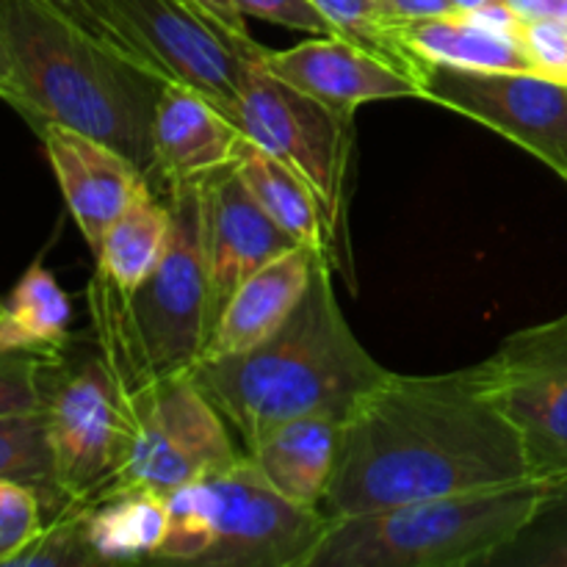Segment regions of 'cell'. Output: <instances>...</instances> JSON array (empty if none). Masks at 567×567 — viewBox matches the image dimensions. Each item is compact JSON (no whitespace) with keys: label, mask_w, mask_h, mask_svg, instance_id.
<instances>
[{"label":"cell","mask_w":567,"mask_h":567,"mask_svg":"<svg viewBox=\"0 0 567 567\" xmlns=\"http://www.w3.org/2000/svg\"><path fill=\"white\" fill-rule=\"evenodd\" d=\"M39 136L78 230L97 252L105 230L150 186V177L120 150L72 127L48 122Z\"/></svg>","instance_id":"cell-14"},{"label":"cell","mask_w":567,"mask_h":567,"mask_svg":"<svg viewBox=\"0 0 567 567\" xmlns=\"http://www.w3.org/2000/svg\"><path fill=\"white\" fill-rule=\"evenodd\" d=\"M249 138L205 94L169 81L161 94L153 127V172L164 188L203 181L236 166Z\"/></svg>","instance_id":"cell-16"},{"label":"cell","mask_w":567,"mask_h":567,"mask_svg":"<svg viewBox=\"0 0 567 567\" xmlns=\"http://www.w3.org/2000/svg\"><path fill=\"white\" fill-rule=\"evenodd\" d=\"M264 64L319 103L354 116L360 105L419 97V83L380 55L341 37H316L288 50H266Z\"/></svg>","instance_id":"cell-15"},{"label":"cell","mask_w":567,"mask_h":567,"mask_svg":"<svg viewBox=\"0 0 567 567\" xmlns=\"http://www.w3.org/2000/svg\"><path fill=\"white\" fill-rule=\"evenodd\" d=\"M233 3L244 17L275 22V25L293 28V31L332 37L330 22L316 9L313 0H233Z\"/></svg>","instance_id":"cell-31"},{"label":"cell","mask_w":567,"mask_h":567,"mask_svg":"<svg viewBox=\"0 0 567 567\" xmlns=\"http://www.w3.org/2000/svg\"><path fill=\"white\" fill-rule=\"evenodd\" d=\"M520 20H557L567 25V0H504Z\"/></svg>","instance_id":"cell-34"},{"label":"cell","mask_w":567,"mask_h":567,"mask_svg":"<svg viewBox=\"0 0 567 567\" xmlns=\"http://www.w3.org/2000/svg\"><path fill=\"white\" fill-rule=\"evenodd\" d=\"M319 258L321 252L297 244L247 277L221 310L199 363L247 352L275 336L302 302Z\"/></svg>","instance_id":"cell-17"},{"label":"cell","mask_w":567,"mask_h":567,"mask_svg":"<svg viewBox=\"0 0 567 567\" xmlns=\"http://www.w3.org/2000/svg\"><path fill=\"white\" fill-rule=\"evenodd\" d=\"M0 100H6L9 105H17L14 70H11V59L3 44V37H0Z\"/></svg>","instance_id":"cell-36"},{"label":"cell","mask_w":567,"mask_h":567,"mask_svg":"<svg viewBox=\"0 0 567 567\" xmlns=\"http://www.w3.org/2000/svg\"><path fill=\"white\" fill-rule=\"evenodd\" d=\"M332 269L327 255L316 260L302 302L275 336L247 352L203 360L188 374L241 437L244 452L288 421H347L360 399L391 374L349 327Z\"/></svg>","instance_id":"cell-2"},{"label":"cell","mask_w":567,"mask_h":567,"mask_svg":"<svg viewBox=\"0 0 567 567\" xmlns=\"http://www.w3.org/2000/svg\"><path fill=\"white\" fill-rule=\"evenodd\" d=\"M341 432L343 421L330 415H308L271 430L258 446L244 454H249L260 474L282 496L302 507L321 509L336 471Z\"/></svg>","instance_id":"cell-18"},{"label":"cell","mask_w":567,"mask_h":567,"mask_svg":"<svg viewBox=\"0 0 567 567\" xmlns=\"http://www.w3.org/2000/svg\"><path fill=\"white\" fill-rule=\"evenodd\" d=\"M169 203H161L150 183L127 205L125 214L105 230L100 249L94 252L100 275L109 277L120 291H136L158 266L169 241Z\"/></svg>","instance_id":"cell-21"},{"label":"cell","mask_w":567,"mask_h":567,"mask_svg":"<svg viewBox=\"0 0 567 567\" xmlns=\"http://www.w3.org/2000/svg\"><path fill=\"white\" fill-rule=\"evenodd\" d=\"M14 70V109L37 125L72 127L153 172V127L169 81L120 44L97 39L42 0H0Z\"/></svg>","instance_id":"cell-3"},{"label":"cell","mask_w":567,"mask_h":567,"mask_svg":"<svg viewBox=\"0 0 567 567\" xmlns=\"http://www.w3.org/2000/svg\"><path fill=\"white\" fill-rule=\"evenodd\" d=\"M487 567H567V474L543 482L532 518Z\"/></svg>","instance_id":"cell-26"},{"label":"cell","mask_w":567,"mask_h":567,"mask_svg":"<svg viewBox=\"0 0 567 567\" xmlns=\"http://www.w3.org/2000/svg\"><path fill=\"white\" fill-rule=\"evenodd\" d=\"M532 480L487 360L446 374H388L343 421L321 509L330 520Z\"/></svg>","instance_id":"cell-1"},{"label":"cell","mask_w":567,"mask_h":567,"mask_svg":"<svg viewBox=\"0 0 567 567\" xmlns=\"http://www.w3.org/2000/svg\"><path fill=\"white\" fill-rule=\"evenodd\" d=\"M540 493L543 482L526 480L330 520L308 567H487Z\"/></svg>","instance_id":"cell-4"},{"label":"cell","mask_w":567,"mask_h":567,"mask_svg":"<svg viewBox=\"0 0 567 567\" xmlns=\"http://www.w3.org/2000/svg\"><path fill=\"white\" fill-rule=\"evenodd\" d=\"M42 3H48L50 9H55V11H61L64 17H70L75 25L86 28V31L94 33L97 39H105V42H114V44H120V48H122V42L116 39L114 28L109 25V17H105V9H103V0H42ZM122 50H125V48H122Z\"/></svg>","instance_id":"cell-32"},{"label":"cell","mask_w":567,"mask_h":567,"mask_svg":"<svg viewBox=\"0 0 567 567\" xmlns=\"http://www.w3.org/2000/svg\"><path fill=\"white\" fill-rule=\"evenodd\" d=\"M236 172L247 183L249 194L258 199L260 208L266 210V216L286 236L330 258V233H327L324 214H321L313 192L288 166H282L280 161L249 142V147L238 158Z\"/></svg>","instance_id":"cell-22"},{"label":"cell","mask_w":567,"mask_h":567,"mask_svg":"<svg viewBox=\"0 0 567 567\" xmlns=\"http://www.w3.org/2000/svg\"><path fill=\"white\" fill-rule=\"evenodd\" d=\"M313 3L330 22L332 37H341L380 55L415 83H421L426 64L415 59L399 37V25L404 20L393 11L391 0H313Z\"/></svg>","instance_id":"cell-24"},{"label":"cell","mask_w":567,"mask_h":567,"mask_svg":"<svg viewBox=\"0 0 567 567\" xmlns=\"http://www.w3.org/2000/svg\"><path fill=\"white\" fill-rule=\"evenodd\" d=\"M0 482H17L37 491L44 504V520L64 509L55 487L44 410L0 419Z\"/></svg>","instance_id":"cell-25"},{"label":"cell","mask_w":567,"mask_h":567,"mask_svg":"<svg viewBox=\"0 0 567 567\" xmlns=\"http://www.w3.org/2000/svg\"><path fill=\"white\" fill-rule=\"evenodd\" d=\"M103 9L127 53L164 81L205 94L238 125L244 72L266 48L221 31L188 0H103Z\"/></svg>","instance_id":"cell-10"},{"label":"cell","mask_w":567,"mask_h":567,"mask_svg":"<svg viewBox=\"0 0 567 567\" xmlns=\"http://www.w3.org/2000/svg\"><path fill=\"white\" fill-rule=\"evenodd\" d=\"M72 305L53 271L37 260L0 308V354L33 352L61 358L70 343Z\"/></svg>","instance_id":"cell-20"},{"label":"cell","mask_w":567,"mask_h":567,"mask_svg":"<svg viewBox=\"0 0 567 567\" xmlns=\"http://www.w3.org/2000/svg\"><path fill=\"white\" fill-rule=\"evenodd\" d=\"M59 358L33 352L0 354V419L39 413L48 404V371Z\"/></svg>","instance_id":"cell-28"},{"label":"cell","mask_w":567,"mask_h":567,"mask_svg":"<svg viewBox=\"0 0 567 567\" xmlns=\"http://www.w3.org/2000/svg\"><path fill=\"white\" fill-rule=\"evenodd\" d=\"M44 526V504L37 491L0 482V565H9Z\"/></svg>","instance_id":"cell-29"},{"label":"cell","mask_w":567,"mask_h":567,"mask_svg":"<svg viewBox=\"0 0 567 567\" xmlns=\"http://www.w3.org/2000/svg\"><path fill=\"white\" fill-rule=\"evenodd\" d=\"M169 241L153 275L127 293V313L150 371L158 380L186 377L208 338V264L199 181L166 188Z\"/></svg>","instance_id":"cell-7"},{"label":"cell","mask_w":567,"mask_h":567,"mask_svg":"<svg viewBox=\"0 0 567 567\" xmlns=\"http://www.w3.org/2000/svg\"><path fill=\"white\" fill-rule=\"evenodd\" d=\"M419 86L421 100L502 133L567 183V81L540 72H471L426 64Z\"/></svg>","instance_id":"cell-12"},{"label":"cell","mask_w":567,"mask_h":567,"mask_svg":"<svg viewBox=\"0 0 567 567\" xmlns=\"http://www.w3.org/2000/svg\"><path fill=\"white\" fill-rule=\"evenodd\" d=\"M199 188H203L205 264H208V319H205V327H208L210 338L221 310L238 291V286L252 277L260 266L275 260L277 255L297 247V241L266 216L236 166L203 177Z\"/></svg>","instance_id":"cell-13"},{"label":"cell","mask_w":567,"mask_h":567,"mask_svg":"<svg viewBox=\"0 0 567 567\" xmlns=\"http://www.w3.org/2000/svg\"><path fill=\"white\" fill-rule=\"evenodd\" d=\"M197 487L208 529L199 567H308L330 529L319 507L282 496L249 454Z\"/></svg>","instance_id":"cell-9"},{"label":"cell","mask_w":567,"mask_h":567,"mask_svg":"<svg viewBox=\"0 0 567 567\" xmlns=\"http://www.w3.org/2000/svg\"><path fill=\"white\" fill-rule=\"evenodd\" d=\"M391 6L404 22L454 14V11H457L454 9V0H391Z\"/></svg>","instance_id":"cell-35"},{"label":"cell","mask_w":567,"mask_h":567,"mask_svg":"<svg viewBox=\"0 0 567 567\" xmlns=\"http://www.w3.org/2000/svg\"><path fill=\"white\" fill-rule=\"evenodd\" d=\"M188 3L197 11H203V14L208 17L210 22H216L221 31L233 33V37L238 39H252V33H249L247 28V17L236 9L233 0H188Z\"/></svg>","instance_id":"cell-33"},{"label":"cell","mask_w":567,"mask_h":567,"mask_svg":"<svg viewBox=\"0 0 567 567\" xmlns=\"http://www.w3.org/2000/svg\"><path fill=\"white\" fill-rule=\"evenodd\" d=\"M9 565L94 567L100 565L89 540V507H66L44 520L42 532Z\"/></svg>","instance_id":"cell-27"},{"label":"cell","mask_w":567,"mask_h":567,"mask_svg":"<svg viewBox=\"0 0 567 567\" xmlns=\"http://www.w3.org/2000/svg\"><path fill=\"white\" fill-rule=\"evenodd\" d=\"M399 37L424 64L471 72H537L518 31H504L465 11L402 22Z\"/></svg>","instance_id":"cell-19"},{"label":"cell","mask_w":567,"mask_h":567,"mask_svg":"<svg viewBox=\"0 0 567 567\" xmlns=\"http://www.w3.org/2000/svg\"><path fill=\"white\" fill-rule=\"evenodd\" d=\"M166 535V498L122 493L89 507V540L100 565L153 559Z\"/></svg>","instance_id":"cell-23"},{"label":"cell","mask_w":567,"mask_h":567,"mask_svg":"<svg viewBox=\"0 0 567 567\" xmlns=\"http://www.w3.org/2000/svg\"><path fill=\"white\" fill-rule=\"evenodd\" d=\"M44 415L64 509L94 507L114 491L131 443L125 396L100 352L78 363H66L64 354L53 360Z\"/></svg>","instance_id":"cell-8"},{"label":"cell","mask_w":567,"mask_h":567,"mask_svg":"<svg viewBox=\"0 0 567 567\" xmlns=\"http://www.w3.org/2000/svg\"><path fill=\"white\" fill-rule=\"evenodd\" d=\"M493 3H504V0H454V9L471 14V11L487 9V6H493Z\"/></svg>","instance_id":"cell-37"},{"label":"cell","mask_w":567,"mask_h":567,"mask_svg":"<svg viewBox=\"0 0 567 567\" xmlns=\"http://www.w3.org/2000/svg\"><path fill=\"white\" fill-rule=\"evenodd\" d=\"M498 408L518 430L535 482L567 474V313L524 327L487 358Z\"/></svg>","instance_id":"cell-11"},{"label":"cell","mask_w":567,"mask_h":567,"mask_svg":"<svg viewBox=\"0 0 567 567\" xmlns=\"http://www.w3.org/2000/svg\"><path fill=\"white\" fill-rule=\"evenodd\" d=\"M122 396L131 413V443L105 498L122 493L166 498L188 482L230 468L244 454L227 421L188 374L150 380Z\"/></svg>","instance_id":"cell-6"},{"label":"cell","mask_w":567,"mask_h":567,"mask_svg":"<svg viewBox=\"0 0 567 567\" xmlns=\"http://www.w3.org/2000/svg\"><path fill=\"white\" fill-rule=\"evenodd\" d=\"M0 308H3V302H0Z\"/></svg>","instance_id":"cell-38"},{"label":"cell","mask_w":567,"mask_h":567,"mask_svg":"<svg viewBox=\"0 0 567 567\" xmlns=\"http://www.w3.org/2000/svg\"><path fill=\"white\" fill-rule=\"evenodd\" d=\"M518 39L537 72L567 81V25L557 20H520Z\"/></svg>","instance_id":"cell-30"},{"label":"cell","mask_w":567,"mask_h":567,"mask_svg":"<svg viewBox=\"0 0 567 567\" xmlns=\"http://www.w3.org/2000/svg\"><path fill=\"white\" fill-rule=\"evenodd\" d=\"M264 55L249 61L244 72L238 127L255 147L288 166L313 192L330 233L332 266H343L338 244L347 238L343 219L354 116L341 114L277 78L264 64Z\"/></svg>","instance_id":"cell-5"}]
</instances>
